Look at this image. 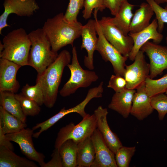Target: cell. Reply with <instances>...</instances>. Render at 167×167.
Returning <instances> with one entry per match:
<instances>
[{"mask_svg":"<svg viewBox=\"0 0 167 167\" xmlns=\"http://www.w3.org/2000/svg\"><path fill=\"white\" fill-rule=\"evenodd\" d=\"M157 20L155 18L147 28L138 32H129L128 35L132 39L134 42L133 48L128 58L134 61L136 55L142 46L149 40H152L153 42L159 44L162 41L163 36L157 30Z\"/></svg>","mask_w":167,"mask_h":167,"instance_id":"cell-16","label":"cell"},{"mask_svg":"<svg viewBox=\"0 0 167 167\" xmlns=\"http://www.w3.org/2000/svg\"><path fill=\"white\" fill-rule=\"evenodd\" d=\"M84 7L83 17L85 20L91 17L93 10L97 9L102 11L106 8L103 0H84Z\"/></svg>","mask_w":167,"mask_h":167,"instance_id":"cell-35","label":"cell"},{"mask_svg":"<svg viewBox=\"0 0 167 167\" xmlns=\"http://www.w3.org/2000/svg\"><path fill=\"white\" fill-rule=\"evenodd\" d=\"M154 11L148 3L143 2L135 11L131 22L130 32L135 33L144 29L150 24Z\"/></svg>","mask_w":167,"mask_h":167,"instance_id":"cell-21","label":"cell"},{"mask_svg":"<svg viewBox=\"0 0 167 167\" xmlns=\"http://www.w3.org/2000/svg\"><path fill=\"white\" fill-rule=\"evenodd\" d=\"M151 6L157 20L158 32L161 33L164 29V24L167 23V10L156 3L153 0H145ZM167 44V35L165 38Z\"/></svg>","mask_w":167,"mask_h":167,"instance_id":"cell-34","label":"cell"},{"mask_svg":"<svg viewBox=\"0 0 167 167\" xmlns=\"http://www.w3.org/2000/svg\"><path fill=\"white\" fill-rule=\"evenodd\" d=\"M145 85L146 92L151 97L159 94L165 93L167 90V74L158 79L148 77L145 80Z\"/></svg>","mask_w":167,"mask_h":167,"instance_id":"cell-28","label":"cell"},{"mask_svg":"<svg viewBox=\"0 0 167 167\" xmlns=\"http://www.w3.org/2000/svg\"><path fill=\"white\" fill-rule=\"evenodd\" d=\"M158 5L166 3L167 4V0H153Z\"/></svg>","mask_w":167,"mask_h":167,"instance_id":"cell-40","label":"cell"},{"mask_svg":"<svg viewBox=\"0 0 167 167\" xmlns=\"http://www.w3.org/2000/svg\"><path fill=\"white\" fill-rule=\"evenodd\" d=\"M21 93L27 97L36 101L40 106L44 104L43 90L38 82H36V84L33 86L27 84L22 88Z\"/></svg>","mask_w":167,"mask_h":167,"instance_id":"cell-30","label":"cell"},{"mask_svg":"<svg viewBox=\"0 0 167 167\" xmlns=\"http://www.w3.org/2000/svg\"><path fill=\"white\" fill-rule=\"evenodd\" d=\"M33 131L32 129L25 128L15 133L6 134L5 137L11 141L17 143L22 152L28 159L37 162L41 167H44L45 163V156L34 148L32 139Z\"/></svg>","mask_w":167,"mask_h":167,"instance_id":"cell-11","label":"cell"},{"mask_svg":"<svg viewBox=\"0 0 167 167\" xmlns=\"http://www.w3.org/2000/svg\"><path fill=\"white\" fill-rule=\"evenodd\" d=\"M108 113L107 109L101 106H98L94 113L96 119L97 128L107 146L115 154L122 145L117 135L111 130L108 125L107 119Z\"/></svg>","mask_w":167,"mask_h":167,"instance_id":"cell-17","label":"cell"},{"mask_svg":"<svg viewBox=\"0 0 167 167\" xmlns=\"http://www.w3.org/2000/svg\"><path fill=\"white\" fill-rule=\"evenodd\" d=\"M135 6L128 1L124 2L116 15L112 18L114 24L125 36L128 35L130 32V26L134 15L132 11Z\"/></svg>","mask_w":167,"mask_h":167,"instance_id":"cell-25","label":"cell"},{"mask_svg":"<svg viewBox=\"0 0 167 167\" xmlns=\"http://www.w3.org/2000/svg\"><path fill=\"white\" fill-rule=\"evenodd\" d=\"M4 146L13 151L14 148L11 141L7 139L0 128V146Z\"/></svg>","mask_w":167,"mask_h":167,"instance_id":"cell-39","label":"cell"},{"mask_svg":"<svg viewBox=\"0 0 167 167\" xmlns=\"http://www.w3.org/2000/svg\"><path fill=\"white\" fill-rule=\"evenodd\" d=\"M136 151L135 146L126 147L122 146L117 150L115 154L118 167H128L132 156Z\"/></svg>","mask_w":167,"mask_h":167,"instance_id":"cell-31","label":"cell"},{"mask_svg":"<svg viewBox=\"0 0 167 167\" xmlns=\"http://www.w3.org/2000/svg\"><path fill=\"white\" fill-rule=\"evenodd\" d=\"M67 66L70 71L71 76L59 91L60 95L62 97L70 96L79 88H87L99 79L95 72L84 70L80 65L75 46H72L71 63Z\"/></svg>","mask_w":167,"mask_h":167,"instance_id":"cell-5","label":"cell"},{"mask_svg":"<svg viewBox=\"0 0 167 167\" xmlns=\"http://www.w3.org/2000/svg\"><path fill=\"white\" fill-rule=\"evenodd\" d=\"M135 89L126 88L123 91L115 92L108 105V108L127 118L130 114Z\"/></svg>","mask_w":167,"mask_h":167,"instance_id":"cell-20","label":"cell"},{"mask_svg":"<svg viewBox=\"0 0 167 167\" xmlns=\"http://www.w3.org/2000/svg\"><path fill=\"white\" fill-rule=\"evenodd\" d=\"M71 59L69 51L63 50L43 73L37 74L36 82L41 85L44 96V104L48 108L53 107L56 103L64 70Z\"/></svg>","mask_w":167,"mask_h":167,"instance_id":"cell-2","label":"cell"},{"mask_svg":"<svg viewBox=\"0 0 167 167\" xmlns=\"http://www.w3.org/2000/svg\"><path fill=\"white\" fill-rule=\"evenodd\" d=\"M91 137L95 153V160L91 167H118L115 154L107 146L97 128Z\"/></svg>","mask_w":167,"mask_h":167,"instance_id":"cell-15","label":"cell"},{"mask_svg":"<svg viewBox=\"0 0 167 167\" xmlns=\"http://www.w3.org/2000/svg\"><path fill=\"white\" fill-rule=\"evenodd\" d=\"M165 8L167 10V5H166Z\"/></svg>","mask_w":167,"mask_h":167,"instance_id":"cell-42","label":"cell"},{"mask_svg":"<svg viewBox=\"0 0 167 167\" xmlns=\"http://www.w3.org/2000/svg\"><path fill=\"white\" fill-rule=\"evenodd\" d=\"M78 143L71 139L64 142L59 148L63 167H77Z\"/></svg>","mask_w":167,"mask_h":167,"instance_id":"cell-27","label":"cell"},{"mask_svg":"<svg viewBox=\"0 0 167 167\" xmlns=\"http://www.w3.org/2000/svg\"><path fill=\"white\" fill-rule=\"evenodd\" d=\"M51 156V160L45 163L44 167H63L62 161L59 149L55 148Z\"/></svg>","mask_w":167,"mask_h":167,"instance_id":"cell-38","label":"cell"},{"mask_svg":"<svg viewBox=\"0 0 167 167\" xmlns=\"http://www.w3.org/2000/svg\"><path fill=\"white\" fill-rule=\"evenodd\" d=\"M165 93L167 95V90L166 91Z\"/></svg>","mask_w":167,"mask_h":167,"instance_id":"cell-43","label":"cell"},{"mask_svg":"<svg viewBox=\"0 0 167 167\" xmlns=\"http://www.w3.org/2000/svg\"><path fill=\"white\" fill-rule=\"evenodd\" d=\"M37 167L33 161L17 155L6 147L0 146V167Z\"/></svg>","mask_w":167,"mask_h":167,"instance_id":"cell-22","label":"cell"},{"mask_svg":"<svg viewBox=\"0 0 167 167\" xmlns=\"http://www.w3.org/2000/svg\"><path fill=\"white\" fill-rule=\"evenodd\" d=\"M64 15L60 13L48 18L42 28L55 52L68 45L73 46L74 41L81 36L82 24L69 23L64 20Z\"/></svg>","mask_w":167,"mask_h":167,"instance_id":"cell-1","label":"cell"},{"mask_svg":"<svg viewBox=\"0 0 167 167\" xmlns=\"http://www.w3.org/2000/svg\"><path fill=\"white\" fill-rule=\"evenodd\" d=\"M0 105L7 112L26 122L27 116L23 113L15 93L9 91H0Z\"/></svg>","mask_w":167,"mask_h":167,"instance_id":"cell-24","label":"cell"},{"mask_svg":"<svg viewBox=\"0 0 167 167\" xmlns=\"http://www.w3.org/2000/svg\"><path fill=\"white\" fill-rule=\"evenodd\" d=\"M106 8H108L112 15L115 16L122 5L128 0H103Z\"/></svg>","mask_w":167,"mask_h":167,"instance_id":"cell-37","label":"cell"},{"mask_svg":"<svg viewBox=\"0 0 167 167\" xmlns=\"http://www.w3.org/2000/svg\"><path fill=\"white\" fill-rule=\"evenodd\" d=\"M28 35L31 46L28 66L41 74L55 60L58 54L52 50L50 42L42 28L32 31Z\"/></svg>","mask_w":167,"mask_h":167,"instance_id":"cell-3","label":"cell"},{"mask_svg":"<svg viewBox=\"0 0 167 167\" xmlns=\"http://www.w3.org/2000/svg\"><path fill=\"white\" fill-rule=\"evenodd\" d=\"M4 49L0 58L12 61L21 66H28V58L31 46L28 34L22 28L14 30L2 40Z\"/></svg>","mask_w":167,"mask_h":167,"instance_id":"cell-4","label":"cell"},{"mask_svg":"<svg viewBox=\"0 0 167 167\" xmlns=\"http://www.w3.org/2000/svg\"><path fill=\"white\" fill-rule=\"evenodd\" d=\"M95 157V149L91 136L78 143L77 167H91Z\"/></svg>","mask_w":167,"mask_h":167,"instance_id":"cell-23","label":"cell"},{"mask_svg":"<svg viewBox=\"0 0 167 167\" xmlns=\"http://www.w3.org/2000/svg\"><path fill=\"white\" fill-rule=\"evenodd\" d=\"M76 125L71 122L61 128L58 132L54 147L59 149L66 140L71 139L78 143L91 136L97 128L96 119L94 114H89Z\"/></svg>","mask_w":167,"mask_h":167,"instance_id":"cell-6","label":"cell"},{"mask_svg":"<svg viewBox=\"0 0 167 167\" xmlns=\"http://www.w3.org/2000/svg\"><path fill=\"white\" fill-rule=\"evenodd\" d=\"M98 11V9H95L93 12L98 36L96 50L105 62L111 63L115 74L123 76L126 66V62L128 57L122 54L104 36L98 22L97 14Z\"/></svg>","mask_w":167,"mask_h":167,"instance_id":"cell-7","label":"cell"},{"mask_svg":"<svg viewBox=\"0 0 167 167\" xmlns=\"http://www.w3.org/2000/svg\"><path fill=\"white\" fill-rule=\"evenodd\" d=\"M99 96V92L97 89L94 88L90 89L85 98L81 102L68 109H65L64 107L63 108L57 113L44 121L37 123L33 127L32 129L34 131L40 129L38 131L34 133L33 137L38 138L43 132L49 129L61 118L69 113H76L83 118H84L87 114L85 110L87 105L92 99L98 98Z\"/></svg>","mask_w":167,"mask_h":167,"instance_id":"cell-9","label":"cell"},{"mask_svg":"<svg viewBox=\"0 0 167 167\" xmlns=\"http://www.w3.org/2000/svg\"><path fill=\"white\" fill-rule=\"evenodd\" d=\"M134 96L130 114L139 120H142L153 111L151 98L145 89V83L138 87Z\"/></svg>","mask_w":167,"mask_h":167,"instance_id":"cell-19","label":"cell"},{"mask_svg":"<svg viewBox=\"0 0 167 167\" xmlns=\"http://www.w3.org/2000/svg\"><path fill=\"white\" fill-rule=\"evenodd\" d=\"M15 96L26 116H35L39 113L41 108L40 105L36 101L25 96L21 93L15 94Z\"/></svg>","mask_w":167,"mask_h":167,"instance_id":"cell-29","label":"cell"},{"mask_svg":"<svg viewBox=\"0 0 167 167\" xmlns=\"http://www.w3.org/2000/svg\"><path fill=\"white\" fill-rule=\"evenodd\" d=\"M134 62L126 65L123 76L126 82V88L136 89L145 83L149 77L150 65L145 59L144 53L140 50L137 53Z\"/></svg>","mask_w":167,"mask_h":167,"instance_id":"cell-10","label":"cell"},{"mask_svg":"<svg viewBox=\"0 0 167 167\" xmlns=\"http://www.w3.org/2000/svg\"><path fill=\"white\" fill-rule=\"evenodd\" d=\"M151 103L153 109L157 111L159 119L163 120L167 113V95L164 93L155 95L151 97Z\"/></svg>","mask_w":167,"mask_h":167,"instance_id":"cell-32","label":"cell"},{"mask_svg":"<svg viewBox=\"0 0 167 167\" xmlns=\"http://www.w3.org/2000/svg\"><path fill=\"white\" fill-rule=\"evenodd\" d=\"M97 35L96 21L95 19H90L82 27L81 49H85L87 53V55L84 57V62L85 66L90 70L94 68L93 56L98 41Z\"/></svg>","mask_w":167,"mask_h":167,"instance_id":"cell-14","label":"cell"},{"mask_svg":"<svg viewBox=\"0 0 167 167\" xmlns=\"http://www.w3.org/2000/svg\"><path fill=\"white\" fill-rule=\"evenodd\" d=\"M140 50L145 53L149 58L150 78L153 79L167 69V46L148 41Z\"/></svg>","mask_w":167,"mask_h":167,"instance_id":"cell-13","label":"cell"},{"mask_svg":"<svg viewBox=\"0 0 167 167\" xmlns=\"http://www.w3.org/2000/svg\"><path fill=\"white\" fill-rule=\"evenodd\" d=\"M4 49L3 45L2 43L0 41V53H1L3 50Z\"/></svg>","mask_w":167,"mask_h":167,"instance_id":"cell-41","label":"cell"},{"mask_svg":"<svg viewBox=\"0 0 167 167\" xmlns=\"http://www.w3.org/2000/svg\"><path fill=\"white\" fill-rule=\"evenodd\" d=\"M126 82L123 76L115 74L111 75L107 87L115 92H120L126 88Z\"/></svg>","mask_w":167,"mask_h":167,"instance_id":"cell-36","label":"cell"},{"mask_svg":"<svg viewBox=\"0 0 167 167\" xmlns=\"http://www.w3.org/2000/svg\"><path fill=\"white\" fill-rule=\"evenodd\" d=\"M84 0H70L64 19L70 23H75L78 21L77 17L80 10L84 7Z\"/></svg>","mask_w":167,"mask_h":167,"instance_id":"cell-33","label":"cell"},{"mask_svg":"<svg viewBox=\"0 0 167 167\" xmlns=\"http://www.w3.org/2000/svg\"><path fill=\"white\" fill-rule=\"evenodd\" d=\"M98 22L106 40L122 54L129 57L134 45L132 38L123 34L114 24L112 17L103 16Z\"/></svg>","mask_w":167,"mask_h":167,"instance_id":"cell-8","label":"cell"},{"mask_svg":"<svg viewBox=\"0 0 167 167\" xmlns=\"http://www.w3.org/2000/svg\"><path fill=\"white\" fill-rule=\"evenodd\" d=\"M27 126L26 122L9 113L0 106V128L5 134L17 132Z\"/></svg>","mask_w":167,"mask_h":167,"instance_id":"cell-26","label":"cell"},{"mask_svg":"<svg viewBox=\"0 0 167 167\" xmlns=\"http://www.w3.org/2000/svg\"><path fill=\"white\" fill-rule=\"evenodd\" d=\"M21 66L8 60L0 59V91H7L16 93L20 88L16 79L18 70Z\"/></svg>","mask_w":167,"mask_h":167,"instance_id":"cell-18","label":"cell"},{"mask_svg":"<svg viewBox=\"0 0 167 167\" xmlns=\"http://www.w3.org/2000/svg\"><path fill=\"white\" fill-rule=\"evenodd\" d=\"M4 11L0 16V34L2 29L10 27L7 21L9 16L15 14L19 16L30 17L39 8L35 0H4Z\"/></svg>","mask_w":167,"mask_h":167,"instance_id":"cell-12","label":"cell"}]
</instances>
